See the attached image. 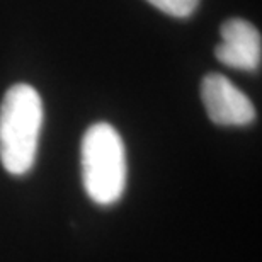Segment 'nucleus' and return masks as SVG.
Instances as JSON below:
<instances>
[{"mask_svg": "<svg viewBox=\"0 0 262 262\" xmlns=\"http://www.w3.org/2000/svg\"><path fill=\"white\" fill-rule=\"evenodd\" d=\"M43 126V102L28 83H15L0 106V160L12 176L33 169Z\"/></svg>", "mask_w": 262, "mask_h": 262, "instance_id": "1", "label": "nucleus"}, {"mask_svg": "<svg viewBox=\"0 0 262 262\" xmlns=\"http://www.w3.org/2000/svg\"><path fill=\"white\" fill-rule=\"evenodd\" d=\"M82 179L87 196L101 206L121 199L128 179L126 148L109 123H96L85 131L80 148Z\"/></svg>", "mask_w": 262, "mask_h": 262, "instance_id": "2", "label": "nucleus"}, {"mask_svg": "<svg viewBox=\"0 0 262 262\" xmlns=\"http://www.w3.org/2000/svg\"><path fill=\"white\" fill-rule=\"evenodd\" d=\"M201 99L208 118L220 126H247L255 119L250 99L222 73H208L203 78Z\"/></svg>", "mask_w": 262, "mask_h": 262, "instance_id": "3", "label": "nucleus"}, {"mask_svg": "<svg viewBox=\"0 0 262 262\" xmlns=\"http://www.w3.org/2000/svg\"><path fill=\"white\" fill-rule=\"evenodd\" d=\"M222 43L214 55L223 65L237 70H257L262 58V39L259 29L245 19H228L220 29Z\"/></svg>", "mask_w": 262, "mask_h": 262, "instance_id": "4", "label": "nucleus"}, {"mask_svg": "<svg viewBox=\"0 0 262 262\" xmlns=\"http://www.w3.org/2000/svg\"><path fill=\"white\" fill-rule=\"evenodd\" d=\"M146 2L174 17H189L196 10L199 0H146Z\"/></svg>", "mask_w": 262, "mask_h": 262, "instance_id": "5", "label": "nucleus"}]
</instances>
